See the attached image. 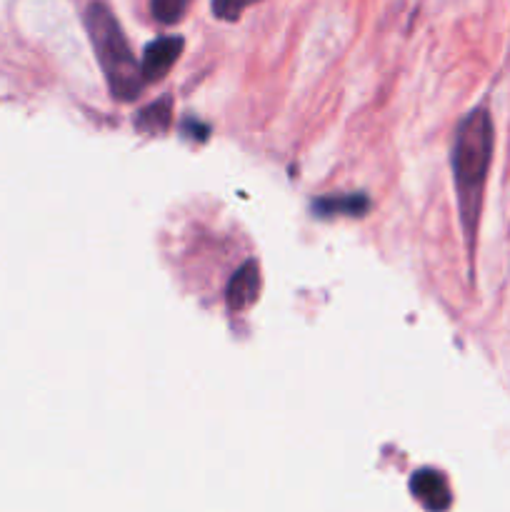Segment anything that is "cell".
Masks as SVG:
<instances>
[{"mask_svg": "<svg viewBox=\"0 0 510 512\" xmlns=\"http://www.w3.org/2000/svg\"><path fill=\"white\" fill-rule=\"evenodd\" d=\"M495 130L488 108L470 110L455 130L453 143V178L458 193L460 223H463L468 250H475L480 210H483L485 180H488L490 160H493Z\"/></svg>", "mask_w": 510, "mask_h": 512, "instance_id": "obj_1", "label": "cell"}, {"mask_svg": "<svg viewBox=\"0 0 510 512\" xmlns=\"http://www.w3.org/2000/svg\"><path fill=\"white\" fill-rule=\"evenodd\" d=\"M85 28L110 85V93L118 100H133L143 90L145 78L115 15L105 5L93 3L85 13Z\"/></svg>", "mask_w": 510, "mask_h": 512, "instance_id": "obj_2", "label": "cell"}, {"mask_svg": "<svg viewBox=\"0 0 510 512\" xmlns=\"http://www.w3.org/2000/svg\"><path fill=\"white\" fill-rule=\"evenodd\" d=\"M180 53H183V38H178V35H165V38H158L155 43H150L145 48L143 60H140L145 83H150V80H163L168 75V70L175 65V60L180 58Z\"/></svg>", "mask_w": 510, "mask_h": 512, "instance_id": "obj_3", "label": "cell"}, {"mask_svg": "<svg viewBox=\"0 0 510 512\" xmlns=\"http://www.w3.org/2000/svg\"><path fill=\"white\" fill-rule=\"evenodd\" d=\"M260 293V268L255 260H248L238 273L233 275L228 285V308L245 310L258 300Z\"/></svg>", "mask_w": 510, "mask_h": 512, "instance_id": "obj_4", "label": "cell"}, {"mask_svg": "<svg viewBox=\"0 0 510 512\" xmlns=\"http://www.w3.org/2000/svg\"><path fill=\"white\" fill-rule=\"evenodd\" d=\"M413 493L428 505L430 510H445L450 503V490L448 483L440 473H433V470H423L413 478Z\"/></svg>", "mask_w": 510, "mask_h": 512, "instance_id": "obj_5", "label": "cell"}, {"mask_svg": "<svg viewBox=\"0 0 510 512\" xmlns=\"http://www.w3.org/2000/svg\"><path fill=\"white\" fill-rule=\"evenodd\" d=\"M370 208L368 200L363 195H330V198H323L315 210L320 215H348V218H360L365 210Z\"/></svg>", "mask_w": 510, "mask_h": 512, "instance_id": "obj_6", "label": "cell"}, {"mask_svg": "<svg viewBox=\"0 0 510 512\" xmlns=\"http://www.w3.org/2000/svg\"><path fill=\"white\" fill-rule=\"evenodd\" d=\"M170 115H173L170 113V98H163L158 100V103L140 110L135 125H138V130H143V133H165L170 125Z\"/></svg>", "mask_w": 510, "mask_h": 512, "instance_id": "obj_7", "label": "cell"}, {"mask_svg": "<svg viewBox=\"0 0 510 512\" xmlns=\"http://www.w3.org/2000/svg\"><path fill=\"white\" fill-rule=\"evenodd\" d=\"M190 0H150V10H153L155 20L163 25L178 23L188 10Z\"/></svg>", "mask_w": 510, "mask_h": 512, "instance_id": "obj_8", "label": "cell"}, {"mask_svg": "<svg viewBox=\"0 0 510 512\" xmlns=\"http://www.w3.org/2000/svg\"><path fill=\"white\" fill-rule=\"evenodd\" d=\"M255 3L260 0H213V15L220 20H238Z\"/></svg>", "mask_w": 510, "mask_h": 512, "instance_id": "obj_9", "label": "cell"}]
</instances>
